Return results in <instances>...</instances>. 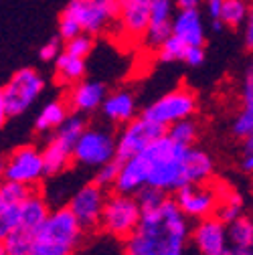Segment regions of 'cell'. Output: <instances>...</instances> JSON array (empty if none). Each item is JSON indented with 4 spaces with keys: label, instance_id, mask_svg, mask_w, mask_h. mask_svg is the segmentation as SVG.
<instances>
[{
    "label": "cell",
    "instance_id": "6da1fadb",
    "mask_svg": "<svg viewBox=\"0 0 253 255\" xmlns=\"http://www.w3.org/2000/svg\"><path fill=\"white\" fill-rule=\"evenodd\" d=\"M191 233V219L168 197L164 205L144 213L138 229L124 241V255H184Z\"/></svg>",
    "mask_w": 253,
    "mask_h": 255
},
{
    "label": "cell",
    "instance_id": "7a4b0ae2",
    "mask_svg": "<svg viewBox=\"0 0 253 255\" xmlns=\"http://www.w3.org/2000/svg\"><path fill=\"white\" fill-rule=\"evenodd\" d=\"M193 146H182L168 136L156 140L150 148L138 154L146 186L158 188L166 195H174L186 184H193L188 170V156Z\"/></svg>",
    "mask_w": 253,
    "mask_h": 255
},
{
    "label": "cell",
    "instance_id": "3957f363",
    "mask_svg": "<svg viewBox=\"0 0 253 255\" xmlns=\"http://www.w3.org/2000/svg\"><path fill=\"white\" fill-rule=\"evenodd\" d=\"M83 235L85 227L69 207H59L51 211L47 221L39 227L28 255H75Z\"/></svg>",
    "mask_w": 253,
    "mask_h": 255
},
{
    "label": "cell",
    "instance_id": "277c9868",
    "mask_svg": "<svg viewBox=\"0 0 253 255\" xmlns=\"http://www.w3.org/2000/svg\"><path fill=\"white\" fill-rule=\"evenodd\" d=\"M45 89L43 75L33 67L16 69L0 89V122L22 116Z\"/></svg>",
    "mask_w": 253,
    "mask_h": 255
},
{
    "label": "cell",
    "instance_id": "5b68a950",
    "mask_svg": "<svg viewBox=\"0 0 253 255\" xmlns=\"http://www.w3.org/2000/svg\"><path fill=\"white\" fill-rule=\"evenodd\" d=\"M85 128V120L79 114H71L69 120L53 132V136L43 148L47 176H57L65 172L75 162V146Z\"/></svg>",
    "mask_w": 253,
    "mask_h": 255
},
{
    "label": "cell",
    "instance_id": "8992f818",
    "mask_svg": "<svg viewBox=\"0 0 253 255\" xmlns=\"http://www.w3.org/2000/svg\"><path fill=\"white\" fill-rule=\"evenodd\" d=\"M144 211L136 199V195H124L118 190H112L106 201V209L100 221V231L118 239L126 241L138 229Z\"/></svg>",
    "mask_w": 253,
    "mask_h": 255
},
{
    "label": "cell",
    "instance_id": "52a82bcc",
    "mask_svg": "<svg viewBox=\"0 0 253 255\" xmlns=\"http://www.w3.org/2000/svg\"><path fill=\"white\" fill-rule=\"evenodd\" d=\"M120 14V0H69L61 16L75 20L83 33L104 35L108 28H116Z\"/></svg>",
    "mask_w": 253,
    "mask_h": 255
},
{
    "label": "cell",
    "instance_id": "ba28073f",
    "mask_svg": "<svg viewBox=\"0 0 253 255\" xmlns=\"http://www.w3.org/2000/svg\"><path fill=\"white\" fill-rule=\"evenodd\" d=\"M197 108H199V102H197L195 91L180 85L176 89L166 91L152 104H148L142 110V116L168 130L172 124L193 118L197 114Z\"/></svg>",
    "mask_w": 253,
    "mask_h": 255
},
{
    "label": "cell",
    "instance_id": "9c48e42d",
    "mask_svg": "<svg viewBox=\"0 0 253 255\" xmlns=\"http://www.w3.org/2000/svg\"><path fill=\"white\" fill-rule=\"evenodd\" d=\"M2 176L4 180L37 188L39 182L47 176L43 150H39L35 144H20L12 148L4 156Z\"/></svg>",
    "mask_w": 253,
    "mask_h": 255
},
{
    "label": "cell",
    "instance_id": "30bf717a",
    "mask_svg": "<svg viewBox=\"0 0 253 255\" xmlns=\"http://www.w3.org/2000/svg\"><path fill=\"white\" fill-rule=\"evenodd\" d=\"M118 156V136L104 128L87 126L77 146H75V164L87 168H100Z\"/></svg>",
    "mask_w": 253,
    "mask_h": 255
},
{
    "label": "cell",
    "instance_id": "8fae6325",
    "mask_svg": "<svg viewBox=\"0 0 253 255\" xmlns=\"http://www.w3.org/2000/svg\"><path fill=\"white\" fill-rule=\"evenodd\" d=\"M166 136V128L154 124L152 120L138 116L132 122L124 124L122 132L118 134V160L126 162L130 158L142 154L146 148H150L156 140Z\"/></svg>",
    "mask_w": 253,
    "mask_h": 255
},
{
    "label": "cell",
    "instance_id": "7c38bea8",
    "mask_svg": "<svg viewBox=\"0 0 253 255\" xmlns=\"http://www.w3.org/2000/svg\"><path fill=\"white\" fill-rule=\"evenodd\" d=\"M180 211L191 219V221H201L207 217H215L217 205H219V190H217V180L213 178L211 182H195L182 186L178 193L172 195Z\"/></svg>",
    "mask_w": 253,
    "mask_h": 255
},
{
    "label": "cell",
    "instance_id": "4fadbf2b",
    "mask_svg": "<svg viewBox=\"0 0 253 255\" xmlns=\"http://www.w3.org/2000/svg\"><path fill=\"white\" fill-rule=\"evenodd\" d=\"M106 201H108V188H104L96 180H91L75 190V195L69 199L67 207L85 227V231H89V229H100Z\"/></svg>",
    "mask_w": 253,
    "mask_h": 255
},
{
    "label": "cell",
    "instance_id": "5bb4252c",
    "mask_svg": "<svg viewBox=\"0 0 253 255\" xmlns=\"http://www.w3.org/2000/svg\"><path fill=\"white\" fill-rule=\"evenodd\" d=\"M154 0H120V14L116 22V30L124 37V41L142 43L150 24Z\"/></svg>",
    "mask_w": 253,
    "mask_h": 255
},
{
    "label": "cell",
    "instance_id": "9a60e30c",
    "mask_svg": "<svg viewBox=\"0 0 253 255\" xmlns=\"http://www.w3.org/2000/svg\"><path fill=\"white\" fill-rule=\"evenodd\" d=\"M191 241L201 255H227L231 249L229 227L219 217H207L197 221L191 233Z\"/></svg>",
    "mask_w": 253,
    "mask_h": 255
},
{
    "label": "cell",
    "instance_id": "2e32d148",
    "mask_svg": "<svg viewBox=\"0 0 253 255\" xmlns=\"http://www.w3.org/2000/svg\"><path fill=\"white\" fill-rule=\"evenodd\" d=\"M33 186L4 180L0 186V237L10 233L20 221V209L33 193Z\"/></svg>",
    "mask_w": 253,
    "mask_h": 255
},
{
    "label": "cell",
    "instance_id": "e0dca14e",
    "mask_svg": "<svg viewBox=\"0 0 253 255\" xmlns=\"http://www.w3.org/2000/svg\"><path fill=\"white\" fill-rule=\"evenodd\" d=\"M174 6L176 0H154L150 24L144 35L142 45L148 51H158L166 39L172 37V20H174Z\"/></svg>",
    "mask_w": 253,
    "mask_h": 255
},
{
    "label": "cell",
    "instance_id": "ac0fdd59",
    "mask_svg": "<svg viewBox=\"0 0 253 255\" xmlns=\"http://www.w3.org/2000/svg\"><path fill=\"white\" fill-rule=\"evenodd\" d=\"M106 98H108V87L102 81H89V79L75 83L73 87H69V91L65 95V100L73 114L96 112L104 106Z\"/></svg>",
    "mask_w": 253,
    "mask_h": 255
},
{
    "label": "cell",
    "instance_id": "d6986e66",
    "mask_svg": "<svg viewBox=\"0 0 253 255\" xmlns=\"http://www.w3.org/2000/svg\"><path fill=\"white\" fill-rule=\"evenodd\" d=\"M172 35L188 47L205 45V24L197 8H178L172 20Z\"/></svg>",
    "mask_w": 253,
    "mask_h": 255
},
{
    "label": "cell",
    "instance_id": "ffe728a7",
    "mask_svg": "<svg viewBox=\"0 0 253 255\" xmlns=\"http://www.w3.org/2000/svg\"><path fill=\"white\" fill-rule=\"evenodd\" d=\"M102 112L106 116V120L114 122V124H128L132 122L136 116V95L130 89H116L110 91L108 98L102 106Z\"/></svg>",
    "mask_w": 253,
    "mask_h": 255
},
{
    "label": "cell",
    "instance_id": "44dd1931",
    "mask_svg": "<svg viewBox=\"0 0 253 255\" xmlns=\"http://www.w3.org/2000/svg\"><path fill=\"white\" fill-rule=\"evenodd\" d=\"M233 134L237 138H247L253 134V63L245 69L241 85V112L233 120Z\"/></svg>",
    "mask_w": 253,
    "mask_h": 255
},
{
    "label": "cell",
    "instance_id": "7402d4cb",
    "mask_svg": "<svg viewBox=\"0 0 253 255\" xmlns=\"http://www.w3.org/2000/svg\"><path fill=\"white\" fill-rule=\"evenodd\" d=\"M49 215H51V209H49V203H47L45 195L41 193L39 188H35L33 193H30V197L24 201L22 209H20V221H18L16 227H22V229H28V231L37 233L39 227L47 221Z\"/></svg>",
    "mask_w": 253,
    "mask_h": 255
},
{
    "label": "cell",
    "instance_id": "603a6c76",
    "mask_svg": "<svg viewBox=\"0 0 253 255\" xmlns=\"http://www.w3.org/2000/svg\"><path fill=\"white\" fill-rule=\"evenodd\" d=\"M217 190H219V205H217L215 217H219L229 225V223H233L241 215H245V201L237 188H233L227 182L217 180Z\"/></svg>",
    "mask_w": 253,
    "mask_h": 255
},
{
    "label": "cell",
    "instance_id": "cb8c5ba5",
    "mask_svg": "<svg viewBox=\"0 0 253 255\" xmlns=\"http://www.w3.org/2000/svg\"><path fill=\"white\" fill-rule=\"evenodd\" d=\"M71 116V108L67 100H53L43 106V110L35 118V132L37 134H47L55 132L65 124Z\"/></svg>",
    "mask_w": 253,
    "mask_h": 255
},
{
    "label": "cell",
    "instance_id": "d4e9b609",
    "mask_svg": "<svg viewBox=\"0 0 253 255\" xmlns=\"http://www.w3.org/2000/svg\"><path fill=\"white\" fill-rule=\"evenodd\" d=\"M53 69H55V79L59 83H63V85H69V87H73L75 83L83 81L85 71H87L85 59L75 57V55H71L67 51H63L59 55V59L55 61Z\"/></svg>",
    "mask_w": 253,
    "mask_h": 255
},
{
    "label": "cell",
    "instance_id": "484cf974",
    "mask_svg": "<svg viewBox=\"0 0 253 255\" xmlns=\"http://www.w3.org/2000/svg\"><path fill=\"white\" fill-rule=\"evenodd\" d=\"M33 231L16 227L10 233H6L4 237H0V255H28L33 249V241H35Z\"/></svg>",
    "mask_w": 253,
    "mask_h": 255
},
{
    "label": "cell",
    "instance_id": "4316f807",
    "mask_svg": "<svg viewBox=\"0 0 253 255\" xmlns=\"http://www.w3.org/2000/svg\"><path fill=\"white\" fill-rule=\"evenodd\" d=\"M188 170H191V180L195 182H211L215 174V162L209 152L201 148H191V156H188Z\"/></svg>",
    "mask_w": 253,
    "mask_h": 255
},
{
    "label": "cell",
    "instance_id": "83f0119b",
    "mask_svg": "<svg viewBox=\"0 0 253 255\" xmlns=\"http://www.w3.org/2000/svg\"><path fill=\"white\" fill-rule=\"evenodd\" d=\"M229 241L235 249H253V215H241L233 223H229Z\"/></svg>",
    "mask_w": 253,
    "mask_h": 255
},
{
    "label": "cell",
    "instance_id": "f1b7e54d",
    "mask_svg": "<svg viewBox=\"0 0 253 255\" xmlns=\"http://www.w3.org/2000/svg\"><path fill=\"white\" fill-rule=\"evenodd\" d=\"M249 10H251V4L247 2V0H225L221 20L225 22V26H231V28L245 26Z\"/></svg>",
    "mask_w": 253,
    "mask_h": 255
},
{
    "label": "cell",
    "instance_id": "f546056e",
    "mask_svg": "<svg viewBox=\"0 0 253 255\" xmlns=\"http://www.w3.org/2000/svg\"><path fill=\"white\" fill-rule=\"evenodd\" d=\"M166 136L172 138L174 142L182 144V146H195V142L199 138V126L193 118H188V120L172 124L166 130Z\"/></svg>",
    "mask_w": 253,
    "mask_h": 255
},
{
    "label": "cell",
    "instance_id": "4dcf8cb0",
    "mask_svg": "<svg viewBox=\"0 0 253 255\" xmlns=\"http://www.w3.org/2000/svg\"><path fill=\"white\" fill-rule=\"evenodd\" d=\"M188 45H184L180 39H176L174 35L170 39H166L162 43V47L156 51V59L162 63H176V61H184V53H186Z\"/></svg>",
    "mask_w": 253,
    "mask_h": 255
},
{
    "label": "cell",
    "instance_id": "1f68e13d",
    "mask_svg": "<svg viewBox=\"0 0 253 255\" xmlns=\"http://www.w3.org/2000/svg\"><path fill=\"white\" fill-rule=\"evenodd\" d=\"M168 197L170 195L162 193V190H158V188H152V186H144L142 190H138V193H136V199H138V203H140V207H142L144 213L154 211V209H158L160 205H164Z\"/></svg>",
    "mask_w": 253,
    "mask_h": 255
},
{
    "label": "cell",
    "instance_id": "d6a6232c",
    "mask_svg": "<svg viewBox=\"0 0 253 255\" xmlns=\"http://www.w3.org/2000/svg\"><path fill=\"white\" fill-rule=\"evenodd\" d=\"M93 47H96V37L87 35V33H81L79 37H75V39L65 43V51L75 55V57H81V59H87L91 55Z\"/></svg>",
    "mask_w": 253,
    "mask_h": 255
},
{
    "label": "cell",
    "instance_id": "836d02e7",
    "mask_svg": "<svg viewBox=\"0 0 253 255\" xmlns=\"http://www.w3.org/2000/svg\"><path fill=\"white\" fill-rule=\"evenodd\" d=\"M120 168H122V162L116 158V160H112V162L96 168V178H93V180H96L98 184H102L104 188H114L116 186V180L120 176Z\"/></svg>",
    "mask_w": 253,
    "mask_h": 255
},
{
    "label": "cell",
    "instance_id": "e575fe53",
    "mask_svg": "<svg viewBox=\"0 0 253 255\" xmlns=\"http://www.w3.org/2000/svg\"><path fill=\"white\" fill-rule=\"evenodd\" d=\"M63 51H65V47H63V39L57 35V37L49 39V41L39 49V59L45 61V63H55Z\"/></svg>",
    "mask_w": 253,
    "mask_h": 255
},
{
    "label": "cell",
    "instance_id": "d590c367",
    "mask_svg": "<svg viewBox=\"0 0 253 255\" xmlns=\"http://www.w3.org/2000/svg\"><path fill=\"white\" fill-rule=\"evenodd\" d=\"M239 166L245 174H253V134L243 138L241 156H239Z\"/></svg>",
    "mask_w": 253,
    "mask_h": 255
},
{
    "label": "cell",
    "instance_id": "8d00e7d4",
    "mask_svg": "<svg viewBox=\"0 0 253 255\" xmlns=\"http://www.w3.org/2000/svg\"><path fill=\"white\" fill-rule=\"evenodd\" d=\"M203 61H205V49L203 47H188L182 63H186V65H191V67H199Z\"/></svg>",
    "mask_w": 253,
    "mask_h": 255
},
{
    "label": "cell",
    "instance_id": "74e56055",
    "mask_svg": "<svg viewBox=\"0 0 253 255\" xmlns=\"http://www.w3.org/2000/svg\"><path fill=\"white\" fill-rule=\"evenodd\" d=\"M243 43H245L247 51H253V4H251V10H249V16H247V22H245Z\"/></svg>",
    "mask_w": 253,
    "mask_h": 255
},
{
    "label": "cell",
    "instance_id": "f35d334b",
    "mask_svg": "<svg viewBox=\"0 0 253 255\" xmlns=\"http://www.w3.org/2000/svg\"><path fill=\"white\" fill-rule=\"evenodd\" d=\"M223 4H225V0H205V6H207L211 20L221 18V14H223Z\"/></svg>",
    "mask_w": 253,
    "mask_h": 255
},
{
    "label": "cell",
    "instance_id": "ab89813d",
    "mask_svg": "<svg viewBox=\"0 0 253 255\" xmlns=\"http://www.w3.org/2000/svg\"><path fill=\"white\" fill-rule=\"evenodd\" d=\"M203 0H176V6L178 8H199V4Z\"/></svg>",
    "mask_w": 253,
    "mask_h": 255
},
{
    "label": "cell",
    "instance_id": "60d3db41",
    "mask_svg": "<svg viewBox=\"0 0 253 255\" xmlns=\"http://www.w3.org/2000/svg\"><path fill=\"white\" fill-rule=\"evenodd\" d=\"M211 28L215 30V33H221V30L225 28V22L221 20V18H217V20H211Z\"/></svg>",
    "mask_w": 253,
    "mask_h": 255
},
{
    "label": "cell",
    "instance_id": "b9f144b4",
    "mask_svg": "<svg viewBox=\"0 0 253 255\" xmlns=\"http://www.w3.org/2000/svg\"><path fill=\"white\" fill-rule=\"evenodd\" d=\"M227 255H253V249H251V251H245V249H235V247H231Z\"/></svg>",
    "mask_w": 253,
    "mask_h": 255
}]
</instances>
